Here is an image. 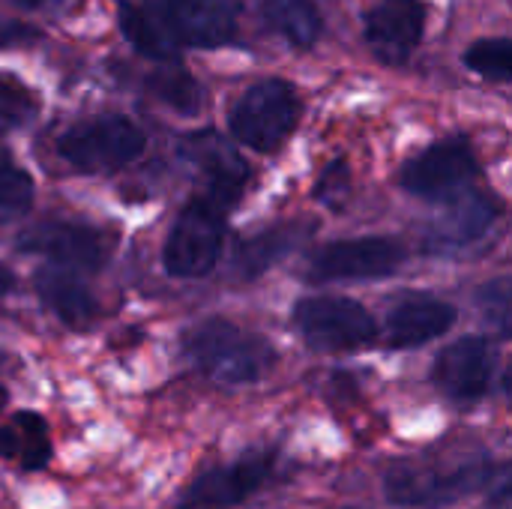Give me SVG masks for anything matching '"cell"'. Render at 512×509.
<instances>
[{"label":"cell","mask_w":512,"mask_h":509,"mask_svg":"<svg viewBox=\"0 0 512 509\" xmlns=\"http://www.w3.org/2000/svg\"><path fill=\"white\" fill-rule=\"evenodd\" d=\"M477 303H480L483 318L507 336L510 333V279L501 276V279L483 285L477 294Z\"/></svg>","instance_id":"26"},{"label":"cell","mask_w":512,"mask_h":509,"mask_svg":"<svg viewBox=\"0 0 512 509\" xmlns=\"http://www.w3.org/2000/svg\"><path fill=\"white\" fill-rule=\"evenodd\" d=\"M0 459L24 474L42 471L54 459L51 432L45 417L33 411H18L0 426Z\"/></svg>","instance_id":"17"},{"label":"cell","mask_w":512,"mask_h":509,"mask_svg":"<svg viewBox=\"0 0 512 509\" xmlns=\"http://www.w3.org/2000/svg\"><path fill=\"white\" fill-rule=\"evenodd\" d=\"M294 327L309 348L324 354L357 351L375 342L378 324L366 306L348 297H306L294 306Z\"/></svg>","instance_id":"6"},{"label":"cell","mask_w":512,"mask_h":509,"mask_svg":"<svg viewBox=\"0 0 512 509\" xmlns=\"http://www.w3.org/2000/svg\"><path fill=\"white\" fill-rule=\"evenodd\" d=\"M33 36H36V33H33L27 24L0 18V48H6V45H24V42H30Z\"/></svg>","instance_id":"28"},{"label":"cell","mask_w":512,"mask_h":509,"mask_svg":"<svg viewBox=\"0 0 512 509\" xmlns=\"http://www.w3.org/2000/svg\"><path fill=\"white\" fill-rule=\"evenodd\" d=\"M18 249L72 270H99L111 255V243L99 228L60 219H45L24 228L18 234Z\"/></svg>","instance_id":"10"},{"label":"cell","mask_w":512,"mask_h":509,"mask_svg":"<svg viewBox=\"0 0 512 509\" xmlns=\"http://www.w3.org/2000/svg\"><path fill=\"white\" fill-rule=\"evenodd\" d=\"M36 291L42 303L72 330H87L99 318V303L87 285L60 267H42L36 273Z\"/></svg>","instance_id":"18"},{"label":"cell","mask_w":512,"mask_h":509,"mask_svg":"<svg viewBox=\"0 0 512 509\" xmlns=\"http://www.w3.org/2000/svg\"><path fill=\"white\" fill-rule=\"evenodd\" d=\"M162 15L177 45L216 48L237 33L234 0H162Z\"/></svg>","instance_id":"14"},{"label":"cell","mask_w":512,"mask_h":509,"mask_svg":"<svg viewBox=\"0 0 512 509\" xmlns=\"http://www.w3.org/2000/svg\"><path fill=\"white\" fill-rule=\"evenodd\" d=\"M36 108H39V102H36L33 90H27L12 75H0V129L24 126L36 114Z\"/></svg>","instance_id":"25"},{"label":"cell","mask_w":512,"mask_h":509,"mask_svg":"<svg viewBox=\"0 0 512 509\" xmlns=\"http://www.w3.org/2000/svg\"><path fill=\"white\" fill-rule=\"evenodd\" d=\"M489 456L465 459H402L384 474L387 501L408 509H441L492 483Z\"/></svg>","instance_id":"1"},{"label":"cell","mask_w":512,"mask_h":509,"mask_svg":"<svg viewBox=\"0 0 512 509\" xmlns=\"http://www.w3.org/2000/svg\"><path fill=\"white\" fill-rule=\"evenodd\" d=\"M183 351L201 375L228 387L255 384L276 366V348L261 333L225 318L195 324L183 339Z\"/></svg>","instance_id":"2"},{"label":"cell","mask_w":512,"mask_h":509,"mask_svg":"<svg viewBox=\"0 0 512 509\" xmlns=\"http://www.w3.org/2000/svg\"><path fill=\"white\" fill-rule=\"evenodd\" d=\"M405 264V249L390 237H354L336 240L315 252L309 264L312 282H351V279H384Z\"/></svg>","instance_id":"9"},{"label":"cell","mask_w":512,"mask_h":509,"mask_svg":"<svg viewBox=\"0 0 512 509\" xmlns=\"http://www.w3.org/2000/svg\"><path fill=\"white\" fill-rule=\"evenodd\" d=\"M225 210V204L207 195H198L180 210L162 249V264L168 276L198 279L216 267L225 237Z\"/></svg>","instance_id":"4"},{"label":"cell","mask_w":512,"mask_h":509,"mask_svg":"<svg viewBox=\"0 0 512 509\" xmlns=\"http://www.w3.org/2000/svg\"><path fill=\"white\" fill-rule=\"evenodd\" d=\"M498 219V204L492 195L483 192H459L453 201L441 210V216L432 219L423 237V249L432 255H450L462 252L474 243H480L489 228Z\"/></svg>","instance_id":"13"},{"label":"cell","mask_w":512,"mask_h":509,"mask_svg":"<svg viewBox=\"0 0 512 509\" xmlns=\"http://www.w3.org/2000/svg\"><path fill=\"white\" fill-rule=\"evenodd\" d=\"M15 162H12V153L6 150V147H0V174L6 171V168H12Z\"/></svg>","instance_id":"30"},{"label":"cell","mask_w":512,"mask_h":509,"mask_svg":"<svg viewBox=\"0 0 512 509\" xmlns=\"http://www.w3.org/2000/svg\"><path fill=\"white\" fill-rule=\"evenodd\" d=\"M186 156L201 171L207 198H213V201H219L225 207H231L240 198L252 168L228 144H222L210 132L207 135H192L186 141Z\"/></svg>","instance_id":"16"},{"label":"cell","mask_w":512,"mask_h":509,"mask_svg":"<svg viewBox=\"0 0 512 509\" xmlns=\"http://www.w3.org/2000/svg\"><path fill=\"white\" fill-rule=\"evenodd\" d=\"M297 120H300V96L288 81L279 78L252 84L228 117L234 138L258 153L279 150V144L297 129Z\"/></svg>","instance_id":"5"},{"label":"cell","mask_w":512,"mask_h":509,"mask_svg":"<svg viewBox=\"0 0 512 509\" xmlns=\"http://www.w3.org/2000/svg\"><path fill=\"white\" fill-rule=\"evenodd\" d=\"M456 324V309L429 294H411L399 300L387 315L390 348H420L441 339Z\"/></svg>","instance_id":"15"},{"label":"cell","mask_w":512,"mask_h":509,"mask_svg":"<svg viewBox=\"0 0 512 509\" xmlns=\"http://www.w3.org/2000/svg\"><path fill=\"white\" fill-rule=\"evenodd\" d=\"M435 387L459 402L471 405L480 402L495 378V348L486 336H465L453 345H447L432 369Z\"/></svg>","instance_id":"12"},{"label":"cell","mask_w":512,"mask_h":509,"mask_svg":"<svg viewBox=\"0 0 512 509\" xmlns=\"http://www.w3.org/2000/svg\"><path fill=\"white\" fill-rule=\"evenodd\" d=\"M309 228L303 225H279V228H270L252 240H246L240 249H237V258H234V267L243 279H255L261 276L273 261L285 258L294 246H300L303 234Z\"/></svg>","instance_id":"21"},{"label":"cell","mask_w":512,"mask_h":509,"mask_svg":"<svg viewBox=\"0 0 512 509\" xmlns=\"http://www.w3.org/2000/svg\"><path fill=\"white\" fill-rule=\"evenodd\" d=\"M12 288H15V276H12V270H9V267H3V264H0V297H3V294H9Z\"/></svg>","instance_id":"29"},{"label":"cell","mask_w":512,"mask_h":509,"mask_svg":"<svg viewBox=\"0 0 512 509\" xmlns=\"http://www.w3.org/2000/svg\"><path fill=\"white\" fill-rule=\"evenodd\" d=\"M147 87L162 105L174 108L177 114H198L201 105H204V87L186 69H180L177 60L168 63L159 72H150Z\"/></svg>","instance_id":"22"},{"label":"cell","mask_w":512,"mask_h":509,"mask_svg":"<svg viewBox=\"0 0 512 509\" xmlns=\"http://www.w3.org/2000/svg\"><path fill=\"white\" fill-rule=\"evenodd\" d=\"M477 177V156L465 135L441 138L408 159L399 183L417 198H453Z\"/></svg>","instance_id":"8"},{"label":"cell","mask_w":512,"mask_h":509,"mask_svg":"<svg viewBox=\"0 0 512 509\" xmlns=\"http://www.w3.org/2000/svg\"><path fill=\"white\" fill-rule=\"evenodd\" d=\"M3 405H6V390L0 387V411H3Z\"/></svg>","instance_id":"32"},{"label":"cell","mask_w":512,"mask_h":509,"mask_svg":"<svg viewBox=\"0 0 512 509\" xmlns=\"http://www.w3.org/2000/svg\"><path fill=\"white\" fill-rule=\"evenodd\" d=\"M117 24H120V33L126 36V42L138 54H144V57H150L156 63H174L177 60L174 36L165 27H159V21L153 15H147L141 6L123 0L117 6Z\"/></svg>","instance_id":"19"},{"label":"cell","mask_w":512,"mask_h":509,"mask_svg":"<svg viewBox=\"0 0 512 509\" xmlns=\"http://www.w3.org/2000/svg\"><path fill=\"white\" fill-rule=\"evenodd\" d=\"M276 450H249L240 459L201 471L174 501V509H234L276 477Z\"/></svg>","instance_id":"7"},{"label":"cell","mask_w":512,"mask_h":509,"mask_svg":"<svg viewBox=\"0 0 512 509\" xmlns=\"http://www.w3.org/2000/svg\"><path fill=\"white\" fill-rule=\"evenodd\" d=\"M426 15L423 0H378L363 18L369 51L387 66L408 63L423 42Z\"/></svg>","instance_id":"11"},{"label":"cell","mask_w":512,"mask_h":509,"mask_svg":"<svg viewBox=\"0 0 512 509\" xmlns=\"http://www.w3.org/2000/svg\"><path fill=\"white\" fill-rule=\"evenodd\" d=\"M465 66L489 81H510L512 75V42L507 36L498 39H480L465 51Z\"/></svg>","instance_id":"23"},{"label":"cell","mask_w":512,"mask_h":509,"mask_svg":"<svg viewBox=\"0 0 512 509\" xmlns=\"http://www.w3.org/2000/svg\"><path fill=\"white\" fill-rule=\"evenodd\" d=\"M264 21L294 48H312L324 30L315 0H264Z\"/></svg>","instance_id":"20"},{"label":"cell","mask_w":512,"mask_h":509,"mask_svg":"<svg viewBox=\"0 0 512 509\" xmlns=\"http://www.w3.org/2000/svg\"><path fill=\"white\" fill-rule=\"evenodd\" d=\"M147 147L141 126L123 114H105L66 129L54 150L57 156L81 174H111L135 162Z\"/></svg>","instance_id":"3"},{"label":"cell","mask_w":512,"mask_h":509,"mask_svg":"<svg viewBox=\"0 0 512 509\" xmlns=\"http://www.w3.org/2000/svg\"><path fill=\"white\" fill-rule=\"evenodd\" d=\"M315 198L324 201L327 207H339L345 198H348V165L342 159L330 162L321 177H318V186H315Z\"/></svg>","instance_id":"27"},{"label":"cell","mask_w":512,"mask_h":509,"mask_svg":"<svg viewBox=\"0 0 512 509\" xmlns=\"http://www.w3.org/2000/svg\"><path fill=\"white\" fill-rule=\"evenodd\" d=\"M15 3H18V6H39L42 0H15Z\"/></svg>","instance_id":"31"},{"label":"cell","mask_w":512,"mask_h":509,"mask_svg":"<svg viewBox=\"0 0 512 509\" xmlns=\"http://www.w3.org/2000/svg\"><path fill=\"white\" fill-rule=\"evenodd\" d=\"M33 180L18 165L6 168L0 174V225H9L12 219H21L33 204Z\"/></svg>","instance_id":"24"}]
</instances>
